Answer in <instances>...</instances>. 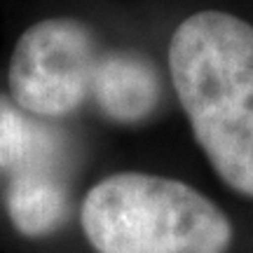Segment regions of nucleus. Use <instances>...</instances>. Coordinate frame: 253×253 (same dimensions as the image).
Segmentation results:
<instances>
[{
    "label": "nucleus",
    "mask_w": 253,
    "mask_h": 253,
    "mask_svg": "<svg viewBox=\"0 0 253 253\" xmlns=\"http://www.w3.org/2000/svg\"><path fill=\"white\" fill-rule=\"evenodd\" d=\"M80 223L96 253H227L232 223L192 185L122 171L91 185Z\"/></svg>",
    "instance_id": "2"
},
{
    "label": "nucleus",
    "mask_w": 253,
    "mask_h": 253,
    "mask_svg": "<svg viewBox=\"0 0 253 253\" xmlns=\"http://www.w3.org/2000/svg\"><path fill=\"white\" fill-rule=\"evenodd\" d=\"M169 73L211 169L253 199V26L220 9L190 14L169 42Z\"/></svg>",
    "instance_id": "1"
},
{
    "label": "nucleus",
    "mask_w": 253,
    "mask_h": 253,
    "mask_svg": "<svg viewBox=\"0 0 253 253\" xmlns=\"http://www.w3.org/2000/svg\"><path fill=\"white\" fill-rule=\"evenodd\" d=\"M9 220L24 237H47L68 218V190L61 178L59 141L52 134L33 155L9 169L5 195Z\"/></svg>",
    "instance_id": "4"
},
{
    "label": "nucleus",
    "mask_w": 253,
    "mask_h": 253,
    "mask_svg": "<svg viewBox=\"0 0 253 253\" xmlns=\"http://www.w3.org/2000/svg\"><path fill=\"white\" fill-rule=\"evenodd\" d=\"M160 78L153 63L134 52H103L91 99L106 118L136 125L160 103Z\"/></svg>",
    "instance_id": "5"
},
{
    "label": "nucleus",
    "mask_w": 253,
    "mask_h": 253,
    "mask_svg": "<svg viewBox=\"0 0 253 253\" xmlns=\"http://www.w3.org/2000/svg\"><path fill=\"white\" fill-rule=\"evenodd\" d=\"M54 134L49 126L19 108L12 96L0 91V169H14Z\"/></svg>",
    "instance_id": "6"
},
{
    "label": "nucleus",
    "mask_w": 253,
    "mask_h": 253,
    "mask_svg": "<svg viewBox=\"0 0 253 253\" xmlns=\"http://www.w3.org/2000/svg\"><path fill=\"white\" fill-rule=\"evenodd\" d=\"M101 56L99 40L87 24L71 17L38 21L14 45L9 96L33 118H66L91 96Z\"/></svg>",
    "instance_id": "3"
}]
</instances>
